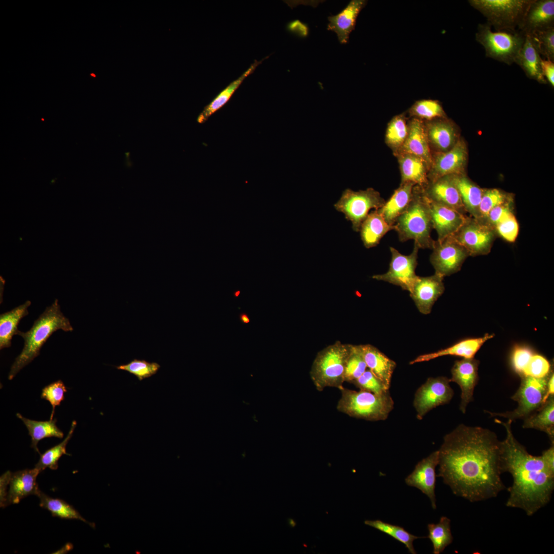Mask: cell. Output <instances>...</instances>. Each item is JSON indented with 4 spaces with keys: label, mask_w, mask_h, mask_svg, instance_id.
Instances as JSON below:
<instances>
[{
    "label": "cell",
    "mask_w": 554,
    "mask_h": 554,
    "mask_svg": "<svg viewBox=\"0 0 554 554\" xmlns=\"http://www.w3.org/2000/svg\"><path fill=\"white\" fill-rule=\"evenodd\" d=\"M501 448L494 432L461 424L444 437L438 476L453 494L471 502L496 498L505 489Z\"/></svg>",
    "instance_id": "cell-1"
},
{
    "label": "cell",
    "mask_w": 554,
    "mask_h": 554,
    "mask_svg": "<svg viewBox=\"0 0 554 554\" xmlns=\"http://www.w3.org/2000/svg\"><path fill=\"white\" fill-rule=\"evenodd\" d=\"M505 428L506 436L501 441V460L503 473L508 472L513 482L508 488L506 502L508 507L523 510L531 516L550 501L554 490V473L546 466L541 456L530 454L515 438L511 420L497 419Z\"/></svg>",
    "instance_id": "cell-2"
},
{
    "label": "cell",
    "mask_w": 554,
    "mask_h": 554,
    "mask_svg": "<svg viewBox=\"0 0 554 554\" xmlns=\"http://www.w3.org/2000/svg\"><path fill=\"white\" fill-rule=\"evenodd\" d=\"M60 329L71 331L73 329L69 319L62 312L57 299H55L34 322L28 331H17L16 335L24 339V345L10 368L8 379L11 380L21 370L37 357L48 338Z\"/></svg>",
    "instance_id": "cell-3"
},
{
    "label": "cell",
    "mask_w": 554,
    "mask_h": 554,
    "mask_svg": "<svg viewBox=\"0 0 554 554\" xmlns=\"http://www.w3.org/2000/svg\"><path fill=\"white\" fill-rule=\"evenodd\" d=\"M393 226L400 242L413 240L419 248L432 249L434 241L430 235L433 228L429 205L420 187L414 186L411 202Z\"/></svg>",
    "instance_id": "cell-4"
},
{
    "label": "cell",
    "mask_w": 554,
    "mask_h": 554,
    "mask_svg": "<svg viewBox=\"0 0 554 554\" xmlns=\"http://www.w3.org/2000/svg\"><path fill=\"white\" fill-rule=\"evenodd\" d=\"M337 409L350 417L371 421L387 419L394 407V401L389 392L378 394L360 390L343 387Z\"/></svg>",
    "instance_id": "cell-5"
},
{
    "label": "cell",
    "mask_w": 554,
    "mask_h": 554,
    "mask_svg": "<svg viewBox=\"0 0 554 554\" xmlns=\"http://www.w3.org/2000/svg\"><path fill=\"white\" fill-rule=\"evenodd\" d=\"M351 344L335 342L320 351L312 363L311 379L316 388L323 391L327 387L342 388L346 360Z\"/></svg>",
    "instance_id": "cell-6"
},
{
    "label": "cell",
    "mask_w": 554,
    "mask_h": 554,
    "mask_svg": "<svg viewBox=\"0 0 554 554\" xmlns=\"http://www.w3.org/2000/svg\"><path fill=\"white\" fill-rule=\"evenodd\" d=\"M476 41L482 45L486 56L511 65L515 63L525 40L521 31H492L488 23L480 24L476 33Z\"/></svg>",
    "instance_id": "cell-7"
},
{
    "label": "cell",
    "mask_w": 554,
    "mask_h": 554,
    "mask_svg": "<svg viewBox=\"0 0 554 554\" xmlns=\"http://www.w3.org/2000/svg\"><path fill=\"white\" fill-rule=\"evenodd\" d=\"M532 0H470L496 31H515L520 25Z\"/></svg>",
    "instance_id": "cell-8"
},
{
    "label": "cell",
    "mask_w": 554,
    "mask_h": 554,
    "mask_svg": "<svg viewBox=\"0 0 554 554\" xmlns=\"http://www.w3.org/2000/svg\"><path fill=\"white\" fill-rule=\"evenodd\" d=\"M550 374L544 378L521 377L520 387L511 397L513 400L518 402V407L511 411L493 412L486 411V412L491 417H503L512 422L519 419H525L539 409L547 400V382Z\"/></svg>",
    "instance_id": "cell-9"
},
{
    "label": "cell",
    "mask_w": 554,
    "mask_h": 554,
    "mask_svg": "<svg viewBox=\"0 0 554 554\" xmlns=\"http://www.w3.org/2000/svg\"><path fill=\"white\" fill-rule=\"evenodd\" d=\"M385 202L380 193L372 188L358 191L347 189L334 207L351 222L353 230L358 232L369 211L381 208Z\"/></svg>",
    "instance_id": "cell-10"
},
{
    "label": "cell",
    "mask_w": 554,
    "mask_h": 554,
    "mask_svg": "<svg viewBox=\"0 0 554 554\" xmlns=\"http://www.w3.org/2000/svg\"><path fill=\"white\" fill-rule=\"evenodd\" d=\"M40 472L34 467L14 472L7 471L2 474L0 478L1 507L17 504L30 495L36 496L40 490L36 483Z\"/></svg>",
    "instance_id": "cell-11"
},
{
    "label": "cell",
    "mask_w": 554,
    "mask_h": 554,
    "mask_svg": "<svg viewBox=\"0 0 554 554\" xmlns=\"http://www.w3.org/2000/svg\"><path fill=\"white\" fill-rule=\"evenodd\" d=\"M452 236L466 249L469 256H477L490 252L497 235L494 228L470 216Z\"/></svg>",
    "instance_id": "cell-12"
},
{
    "label": "cell",
    "mask_w": 554,
    "mask_h": 554,
    "mask_svg": "<svg viewBox=\"0 0 554 554\" xmlns=\"http://www.w3.org/2000/svg\"><path fill=\"white\" fill-rule=\"evenodd\" d=\"M450 382V379L445 377H431L419 387L413 400L418 420H421L433 408L450 401L454 392Z\"/></svg>",
    "instance_id": "cell-13"
},
{
    "label": "cell",
    "mask_w": 554,
    "mask_h": 554,
    "mask_svg": "<svg viewBox=\"0 0 554 554\" xmlns=\"http://www.w3.org/2000/svg\"><path fill=\"white\" fill-rule=\"evenodd\" d=\"M419 249L418 246L414 244L412 252L409 255H403L394 248L390 247L391 258L388 270L383 274L373 275L372 278L400 286L410 292L418 276L415 271Z\"/></svg>",
    "instance_id": "cell-14"
},
{
    "label": "cell",
    "mask_w": 554,
    "mask_h": 554,
    "mask_svg": "<svg viewBox=\"0 0 554 554\" xmlns=\"http://www.w3.org/2000/svg\"><path fill=\"white\" fill-rule=\"evenodd\" d=\"M430 261L435 273L444 278L460 270L469 256L466 249L452 236L434 241Z\"/></svg>",
    "instance_id": "cell-15"
},
{
    "label": "cell",
    "mask_w": 554,
    "mask_h": 554,
    "mask_svg": "<svg viewBox=\"0 0 554 554\" xmlns=\"http://www.w3.org/2000/svg\"><path fill=\"white\" fill-rule=\"evenodd\" d=\"M467 156L465 143L462 140H458L455 145L449 150L439 152L432 159L428 181L454 174H464Z\"/></svg>",
    "instance_id": "cell-16"
},
{
    "label": "cell",
    "mask_w": 554,
    "mask_h": 554,
    "mask_svg": "<svg viewBox=\"0 0 554 554\" xmlns=\"http://www.w3.org/2000/svg\"><path fill=\"white\" fill-rule=\"evenodd\" d=\"M439 464V451L431 453L419 461L413 471L405 479L406 484L420 490L429 499L432 508L436 509V468Z\"/></svg>",
    "instance_id": "cell-17"
},
{
    "label": "cell",
    "mask_w": 554,
    "mask_h": 554,
    "mask_svg": "<svg viewBox=\"0 0 554 554\" xmlns=\"http://www.w3.org/2000/svg\"><path fill=\"white\" fill-rule=\"evenodd\" d=\"M479 363L474 358H463L456 361L451 370L450 381L457 383L461 390L460 410L463 413L473 400L474 389L479 381Z\"/></svg>",
    "instance_id": "cell-18"
},
{
    "label": "cell",
    "mask_w": 554,
    "mask_h": 554,
    "mask_svg": "<svg viewBox=\"0 0 554 554\" xmlns=\"http://www.w3.org/2000/svg\"><path fill=\"white\" fill-rule=\"evenodd\" d=\"M443 279L436 273L429 276H417L409 293L418 310L422 314L430 313L435 302L443 293Z\"/></svg>",
    "instance_id": "cell-19"
},
{
    "label": "cell",
    "mask_w": 554,
    "mask_h": 554,
    "mask_svg": "<svg viewBox=\"0 0 554 554\" xmlns=\"http://www.w3.org/2000/svg\"><path fill=\"white\" fill-rule=\"evenodd\" d=\"M422 189L429 200L466 214L459 191L449 175L428 181Z\"/></svg>",
    "instance_id": "cell-20"
},
{
    "label": "cell",
    "mask_w": 554,
    "mask_h": 554,
    "mask_svg": "<svg viewBox=\"0 0 554 554\" xmlns=\"http://www.w3.org/2000/svg\"><path fill=\"white\" fill-rule=\"evenodd\" d=\"M554 1L532 0L518 28L524 35L554 27Z\"/></svg>",
    "instance_id": "cell-21"
},
{
    "label": "cell",
    "mask_w": 554,
    "mask_h": 554,
    "mask_svg": "<svg viewBox=\"0 0 554 554\" xmlns=\"http://www.w3.org/2000/svg\"><path fill=\"white\" fill-rule=\"evenodd\" d=\"M426 199L429 205L432 228L437 232L438 240L454 234L468 217L456 210Z\"/></svg>",
    "instance_id": "cell-22"
},
{
    "label": "cell",
    "mask_w": 554,
    "mask_h": 554,
    "mask_svg": "<svg viewBox=\"0 0 554 554\" xmlns=\"http://www.w3.org/2000/svg\"><path fill=\"white\" fill-rule=\"evenodd\" d=\"M367 1L352 0L338 14L328 17L327 30L334 32L341 44H347L350 33L354 29L357 18Z\"/></svg>",
    "instance_id": "cell-23"
},
{
    "label": "cell",
    "mask_w": 554,
    "mask_h": 554,
    "mask_svg": "<svg viewBox=\"0 0 554 554\" xmlns=\"http://www.w3.org/2000/svg\"><path fill=\"white\" fill-rule=\"evenodd\" d=\"M408 125V134L399 151L400 153L418 156L426 162L430 167L432 159L424 123L421 120L414 117Z\"/></svg>",
    "instance_id": "cell-24"
},
{
    "label": "cell",
    "mask_w": 554,
    "mask_h": 554,
    "mask_svg": "<svg viewBox=\"0 0 554 554\" xmlns=\"http://www.w3.org/2000/svg\"><path fill=\"white\" fill-rule=\"evenodd\" d=\"M360 345L367 368L389 389L396 363L372 345Z\"/></svg>",
    "instance_id": "cell-25"
},
{
    "label": "cell",
    "mask_w": 554,
    "mask_h": 554,
    "mask_svg": "<svg viewBox=\"0 0 554 554\" xmlns=\"http://www.w3.org/2000/svg\"><path fill=\"white\" fill-rule=\"evenodd\" d=\"M493 336L494 334L486 333L482 337L465 339L446 348L434 352L420 355L410 361L409 364L411 365L429 361L444 355H454L467 359L472 358L483 344Z\"/></svg>",
    "instance_id": "cell-26"
},
{
    "label": "cell",
    "mask_w": 554,
    "mask_h": 554,
    "mask_svg": "<svg viewBox=\"0 0 554 554\" xmlns=\"http://www.w3.org/2000/svg\"><path fill=\"white\" fill-rule=\"evenodd\" d=\"M414 186L411 183H401L384 205L377 209L388 224L393 226L398 217L407 208L412 198Z\"/></svg>",
    "instance_id": "cell-27"
},
{
    "label": "cell",
    "mask_w": 554,
    "mask_h": 554,
    "mask_svg": "<svg viewBox=\"0 0 554 554\" xmlns=\"http://www.w3.org/2000/svg\"><path fill=\"white\" fill-rule=\"evenodd\" d=\"M541 59L531 36L529 34H525L524 43L515 63L522 68L529 78L541 84H546L547 82L542 72Z\"/></svg>",
    "instance_id": "cell-28"
},
{
    "label": "cell",
    "mask_w": 554,
    "mask_h": 554,
    "mask_svg": "<svg viewBox=\"0 0 554 554\" xmlns=\"http://www.w3.org/2000/svg\"><path fill=\"white\" fill-rule=\"evenodd\" d=\"M425 125L429 144L439 152L449 150L458 141L456 129L449 121L433 120Z\"/></svg>",
    "instance_id": "cell-29"
},
{
    "label": "cell",
    "mask_w": 554,
    "mask_h": 554,
    "mask_svg": "<svg viewBox=\"0 0 554 554\" xmlns=\"http://www.w3.org/2000/svg\"><path fill=\"white\" fill-rule=\"evenodd\" d=\"M399 154L401 183H411L424 188L428 183L429 165L423 160L415 155L406 153Z\"/></svg>",
    "instance_id": "cell-30"
},
{
    "label": "cell",
    "mask_w": 554,
    "mask_h": 554,
    "mask_svg": "<svg viewBox=\"0 0 554 554\" xmlns=\"http://www.w3.org/2000/svg\"><path fill=\"white\" fill-rule=\"evenodd\" d=\"M392 230H394V226L388 224L379 211L374 210L363 222L359 231L364 246L370 248L376 246L381 239Z\"/></svg>",
    "instance_id": "cell-31"
},
{
    "label": "cell",
    "mask_w": 554,
    "mask_h": 554,
    "mask_svg": "<svg viewBox=\"0 0 554 554\" xmlns=\"http://www.w3.org/2000/svg\"><path fill=\"white\" fill-rule=\"evenodd\" d=\"M457 188L467 213L477 218L483 189L473 183L464 174L449 175Z\"/></svg>",
    "instance_id": "cell-32"
},
{
    "label": "cell",
    "mask_w": 554,
    "mask_h": 554,
    "mask_svg": "<svg viewBox=\"0 0 554 554\" xmlns=\"http://www.w3.org/2000/svg\"><path fill=\"white\" fill-rule=\"evenodd\" d=\"M31 304V302L28 300L11 310L0 315L1 350L11 346L12 338L18 330L17 326L22 319L28 314V308Z\"/></svg>",
    "instance_id": "cell-33"
},
{
    "label": "cell",
    "mask_w": 554,
    "mask_h": 554,
    "mask_svg": "<svg viewBox=\"0 0 554 554\" xmlns=\"http://www.w3.org/2000/svg\"><path fill=\"white\" fill-rule=\"evenodd\" d=\"M524 428H534L545 432L551 444L554 441V397H549L537 411L524 419Z\"/></svg>",
    "instance_id": "cell-34"
},
{
    "label": "cell",
    "mask_w": 554,
    "mask_h": 554,
    "mask_svg": "<svg viewBox=\"0 0 554 554\" xmlns=\"http://www.w3.org/2000/svg\"><path fill=\"white\" fill-rule=\"evenodd\" d=\"M268 57V56L266 57L260 61L255 60L254 63L250 65L246 71H245L238 78L232 82L204 108V110L197 117V122L199 123L205 122L211 114L223 106L230 99L232 95L239 88L243 81L248 75L252 73L256 68L261 64L265 59Z\"/></svg>",
    "instance_id": "cell-35"
},
{
    "label": "cell",
    "mask_w": 554,
    "mask_h": 554,
    "mask_svg": "<svg viewBox=\"0 0 554 554\" xmlns=\"http://www.w3.org/2000/svg\"><path fill=\"white\" fill-rule=\"evenodd\" d=\"M16 416L21 419L26 426L31 438V447L41 454L37 447L38 443L46 438L55 437L62 439L64 433L56 425V419L46 421H38L26 418L20 413Z\"/></svg>",
    "instance_id": "cell-36"
},
{
    "label": "cell",
    "mask_w": 554,
    "mask_h": 554,
    "mask_svg": "<svg viewBox=\"0 0 554 554\" xmlns=\"http://www.w3.org/2000/svg\"><path fill=\"white\" fill-rule=\"evenodd\" d=\"M36 496L39 499V506L50 511L53 517L63 519L78 520L88 524L91 527L95 529L94 523L87 521L72 506L65 501L50 497L41 490Z\"/></svg>",
    "instance_id": "cell-37"
},
{
    "label": "cell",
    "mask_w": 554,
    "mask_h": 554,
    "mask_svg": "<svg viewBox=\"0 0 554 554\" xmlns=\"http://www.w3.org/2000/svg\"><path fill=\"white\" fill-rule=\"evenodd\" d=\"M427 529V538L432 544L433 554H440L452 542L450 520L447 517H442L437 524H428Z\"/></svg>",
    "instance_id": "cell-38"
},
{
    "label": "cell",
    "mask_w": 554,
    "mask_h": 554,
    "mask_svg": "<svg viewBox=\"0 0 554 554\" xmlns=\"http://www.w3.org/2000/svg\"><path fill=\"white\" fill-rule=\"evenodd\" d=\"M76 426V422L73 421L65 439L57 445L47 449L43 454L41 453L39 459L34 467L37 468L41 472L47 468L52 470H56L58 468V462L61 457L64 454L70 455L66 452V446L72 437Z\"/></svg>",
    "instance_id": "cell-39"
},
{
    "label": "cell",
    "mask_w": 554,
    "mask_h": 554,
    "mask_svg": "<svg viewBox=\"0 0 554 554\" xmlns=\"http://www.w3.org/2000/svg\"><path fill=\"white\" fill-rule=\"evenodd\" d=\"M408 132V125L404 114L393 117L388 124L385 134L387 144L395 151H400Z\"/></svg>",
    "instance_id": "cell-40"
},
{
    "label": "cell",
    "mask_w": 554,
    "mask_h": 554,
    "mask_svg": "<svg viewBox=\"0 0 554 554\" xmlns=\"http://www.w3.org/2000/svg\"><path fill=\"white\" fill-rule=\"evenodd\" d=\"M367 369L360 345H351L345 364L344 381L352 383Z\"/></svg>",
    "instance_id": "cell-41"
},
{
    "label": "cell",
    "mask_w": 554,
    "mask_h": 554,
    "mask_svg": "<svg viewBox=\"0 0 554 554\" xmlns=\"http://www.w3.org/2000/svg\"><path fill=\"white\" fill-rule=\"evenodd\" d=\"M513 200L512 196L498 189H483L478 209L477 219H484L494 207Z\"/></svg>",
    "instance_id": "cell-42"
},
{
    "label": "cell",
    "mask_w": 554,
    "mask_h": 554,
    "mask_svg": "<svg viewBox=\"0 0 554 554\" xmlns=\"http://www.w3.org/2000/svg\"><path fill=\"white\" fill-rule=\"evenodd\" d=\"M409 113L415 118L428 121L444 117L445 115L440 103L433 100H422L416 102L409 109Z\"/></svg>",
    "instance_id": "cell-43"
},
{
    "label": "cell",
    "mask_w": 554,
    "mask_h": 554,
    "mask_svg": "<svg viewBox=\"0 0 554 554\" xmlns=\"http://www.w3.org/2000/svg\"><path fill=\"white\" fill-rule=\"evenodd\" d=\"M540 55L554 61V27L538 30L530 34Z\"/></svg>",
    "instance_id": "cell-44"
},
{
    "label": "cell",
    "mask_w": 554,
    "mask_h": 554,
    "mask_svg": "<svg viewBox=\"0 0 554 554\" xmlns=\"http://www.w3.org/2000/svg\"><path fill=\"white\" fill-rule=\"evenodd\" d=\"M160 367V365L156 362L134 359L127 364L121 365L116 368L134 375L141 381L155 374Z\"/></svg>",
    "instance_id": "cell-45"
},
{
    "label": "cell",
    "mask_w": 554,
    "mask_h": 554,
    "mask_svg": "<svg viewBox=\"0 0 554 554\" xmlns=\"http://www.w3.org/2000/svg\"><path fill=\"white\" fill-rule=\"evenodd\" d=\"M66 392V386L61 380L54 382L42 389L41 398L48 401L52 407L50 420H53L55 407L64 400Z\"/></svg>",
    "instance_id": "cell-46"
},
{
    "label": "cell",
    "mask_w": 554,
    "mask_h": 554,
    "mask_svg": "<svg viewBox=\"0 0 554 554\" xmlns=\"http://www.w3.org/2000/svg\"><path fill=\"white\" fill-rule=\"evenodd\" d=\"M497 236L505 241L513 243L519 234V226L514 212L504 217L494 227Z\"/></svg>",
    "instance_id": "cell-47"
},
{
    "label": "cell",
    "mask_w": 554,
    "mask_h": 554,
    "mask_svg": "<svg viewBox=\"0 0 554 554\" xmlns=\"http://www.w3.org/2000/svg\"><path fill=\"white\" fill-rule=\"evenodd\" d=\"M352 384L360 390L382 394L389 391L382 382L368 368L364 373Z\"/></svg>",
    "instance_id": "cell-48"
},
{
    "label": "cell",
    "mask_w": 554,
    "mask_h": 554,
    "mask_svg": "<svg viewBox=\"0 0 554 554\" xmlns=\"http://www.w3.org/2000/svg\"><path fill=\"white\" fill-rule=\"evenodd\" d=\"M552 371L551 365L547 359L540 354L534 353L522 376L544 378L548 377Z\"/></svg>",
    "instance_id": "cell-49"
},
{
    "label": "cell",
    "mask_w": 554,
    "mask_h": 554,
    "mask_svg": "<svg viewBox=\"0 0 554 554\" xmlns=\"http://www.w3.org/2000/svg\"><path fill=\"white\" fill-rule=\"evenodd\" d=\"M533 350L524 345L516 346L512 352L511 364L514 371L521 377L534 354Z\"/></svg>",
    "instance_id": "cell-50"
},
{
    "label": "cell",
    "mask_w": 554,
    "mask_h": 554,
    "mask_svg": "<svg viewBox=\"0 0 554 554\" xmlns=\"http://www.w3.org/2000/svg\"><path fill=\"white\" fill-rule=\"evenodd\" d=\"M513 200L500 205L489 211L483 220H480L494 228L504 217L513 212Z\"/></svg>",
    "instance_id": "cell-51"
},
{
    "label": "cell",
    "mask_w": 554,
    "mask_h": 554,
    "mask_svg": "<svg viewBox=\"0 0 554 554\" xmlns=\"http://www.w3.org/2000/svg\"><path fill=\"white\" fill-rule=\"evenodd\" d=\"M389 536L404 544L408 552L411 554L417 553L413 545V542L418 539L426 538V537H421L412 535L406 531L403 527L395 525H393Z\"/></svg>",
    "instance_id": "cell-52"
},
{
    "label": "cell",
    "mask_w": 554,
    "mask_h": 554,
    "mask_svg": "<svg viewBox=\"0 0 554 554\" xmlns=\"http://www.w3.org/2000/svg\"><path fill=\"white\" fill-rule=\"evenodd\" d=\"M541 69L542 74L546 79L547 82H548L550 85L553 87H554V63L553 61L546 60L541 59Z\"/></svg>",
    "instance_id": "cell-53"
},
{
    "label": "cell",
    "mask_w": 554,
    "mask_h": 554,
    "mask_svg": "<svg viewBox=\"0 0 554 554\" xmlns=\"http://www.w3.org/2000/svg\"><path fill=\"white\" fill-rule=\"evenodd\" d=\"M287 28L289 31L299 36L305 37L308 35L309 29L308 26L299 20H295L290 22L288 24Z\"/></svg>",
    "instance_id": "cell-54"
},
{
    "label": "cell",
    "mask_w": 554,
    "mask_h": 554,
    "mask_svg": "<svg viewBox=\"0 0 554 554\" xmlns=\"http://www.w3.org/2000/svg\"><path fill=\"white\" fill-rule=\"evenodd\" d=\"M541 456L547 468L554 473V444H551L549 448L542 452Z\"/></svg>",
    "instance_id": "cell-55"
},
{
    "label": "cell",
    "mask_w": 554,
    "mask_h": 554,
    "mask_svg": "<svg viewBox=\"0 0 554 554\" xmlns=\"http://www.w3.org/2000/svg\"><path fill=\"white\" fill-rule=\"evenodd\" d=\"M554 395V374L553 371L550 374L548 382L546 398L548 399L550 396Z\"/></svg>",
    "instance_id": "cell-56"
},
{
    "label": "cell",
    "mask_w": 554,
    "mask_h": 554,
    "mask_svg": "<svg viewBox=\"0 0 554 554\" xmlns=\"http://www.w3.org/2000/svg\"><path fill=\"white\" fill-rule=\"evenodd\" d=\"M239 318L243 324H249L250 322L249 316L246 313H241Z\"/></svg>",
    "instance_id": "cell-57"
},
{
    "label": "cell",
    "mask_w": 554,
    "mask_h": 554,
    "mask_svg": "<svg viewBox=\"0 0 554 554\" xmlns=\"http://www.w3.org/2000/svg\"><path fill=\"white\" fill-rule=\"evenodd\" d=\"M240 293H241V292H240V290L235 291L233 293V296L234 297H235V298H237V297H238L239 296V295L240 294Z\"/></svg>",
    "instance_id": "cell-58"
}]
</instances>
